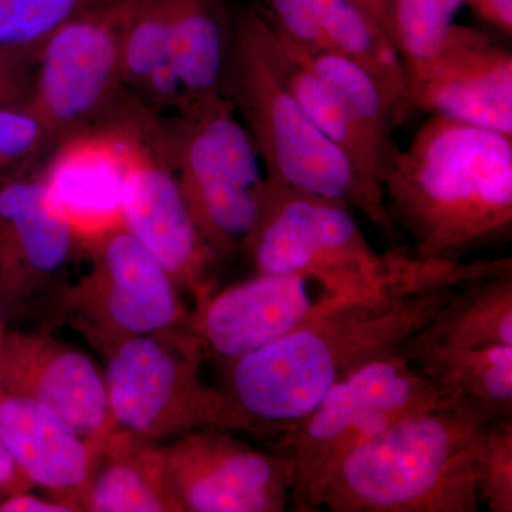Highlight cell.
<instances>
[{
	"instance_id": "cell-1",
	"label": "cell",
	"mask_w": 512,
	"mask_h": 512,
	"mask_svg": "<svg viewBox=\"0 0 512 512\" xmlns=\"http://www.w3.org/2000/svg\"><path fill=\"white\" fill-rule=\"evenodd\" d=\"M510 259H419L393 249L375 285L227 363L225 392L272 440L311 413L340 380L402 352L461 285Z\"/></svg>"
},
{
	"instance_id": "cell-2",
	"label": "cell",
	"mask_w": 512,
	"mask_h": 512,
	"mask_svg": "<svg viewBox=\"0 0 512 512\" xmlns=\"http://www.w3.org/2000/svg\"><path fill=\"white\" fill-rule=\"evenodd\" d=\"M393 227L419 259L461 261L512 229V137L431 114L383 178Z\"/></svg>"
},
{
	"instance_id": "cell-3",
	"label": "cell",
	"mask_w": 512,
	"mask_h": 512,
	"mask_svg": "<svg viewBox=\"0 0 512 512\" xmlns=\"http://www.w3.org/2000/svg\"><path fill=\"white\" fill-rule=\"evenodd\" d=\"M222 92L241 114L268 180L346 202L399 249L387 211L367 194L348 158L313 126L293 96L275 29L256 3L232 15Z\"/></svg>"
},
{
	"instance_id": "cell-4",
	"label": "cell",
	"mask_w": 512,
	"mask_h": 512,
	"mask_svg": "<svg viewBox=\"0 0 512 512\" xmlns=\"http://www.w3.org/2000/svg\"><path fill=\"white\" fill-rule=\"evenodd\" d=\"M484 424L450 402L397 421L330 473L316 511L477 512L474 457Z\"/></svg>"
},
{
	"instance_id": "cell-5",
	"label": "cell",
	"mask_w": 512,
	"mask_h": 512,
	"mask_svg": "<svg viewBox=\"0 0 512 512\" xmlns=\"http://www.w3.org/2000/svg\"><path fill=\"white\" fill-rule=\"evenodd\" d=\"M103 350L114 430L156 443L200 429L268 439L225 390L205 382L204 350L191 329L124 338Z\"/></svg>"
},
{
	"instance_id": "cell-6",
	"label": "cell",
	"mask_w": 512,
	"mask_h": 512,
	"mask_svg": "<svg viewBox=\"0 0 512 512\" xmlns=\"http://www.w3.org/2000/svg\"><path fill=\"white\" fill-rule=\"evenodd\" d=\"M161 140L188 210L218 259L244 254L258 222L266 175L227 96L160 120Z\"/></svg>"
},
{
	"instance_id": "cell-7",
	"label": "cell",
	"mask_w": 512,
	"mask_h": 512,
	"mask_svg": "<svg viewBox=\"0 0 512 512\" xmlns=\"http://www.w3.org/2000/svg\"><path fill=\"white\" fill-rule=\"evenodd\" d=\"M448 402L403 352L336 383L318 406L275 436L292 470V511H316V497L353 451L412 414Z\"/></svg>"
},
{
	"instance_id": "cell-8",
	"label": "cell",
	"mask_w": 512,
	"mask_h": 512,
	"mask_svg": "<svg viewBox=\"0 0 512 512\" xmlns=\"http://www.w3.org/2000/svg\"><path fill=\"white\" fill-rule=\"evenodd\" d=\"M103 121L113 124L126 143L123 227L156 256L181 291L190 293L195 306L200 305L214 292L220 259L188 210L165 153L160 119L138 97L123 94Z\"/></svg>"
},
{
	"instance_id": "cell-9",
	"label": "cell",
	"mask_w": 512,
	"mask_h": 512,
	"mask_svg": "<svg viewBox=\"0 0 512 512\" xmlns=\"http://www.w3.org/2000/svg\"><path fill=\"white\" fill-rule=\"evenodd\" d=\"M137 0H103L50 37L37 56L30 103L50 136L64 138L106 119L123 96L121 43Z\"/></svg>"
},
{
	"instance_id": "cell-10",
	"label": "cell",
	"mask_w": 512,
	"mask_h": 512,
	"mask_svg": "<svg viewBox=\"0 0 512 512\" xmlns=\"http://www.w3.org/2000/svg\"><path fill=\"white\" fill-rule=\"evenodd\" d=\"M80 249L90 256L89 271L66 292L64 309L99 348L191 329L173 276L123 225Z\"/></svg>"
},
{
	"instance_id": "cell-11",
	"label": "cell",
	"mask_w": 512,
	"mask_h": 512,
	"mask_svg": "<svg viewBox=\"0 0 512 512\" xmlns=\"http://www.w3.org/2000/svg\"><path fill=\"white\" fill-rule=\"evenodd\" d=\"M244 254L255 274L329 272L376 281L389 266L346 202L266 178L261 212Z\"/></svg>"
},
{
	"instance_id": "cell-12",
	"label": "cell",
	"mask_w": 512,
	"mask_h": 512,
	"mask_svg": "<svg viewBox=\"0 0 512 512\" xmlns=\"http://www.w3.org/2000/svg\"><path fill=\"white\" fill-rule=\"evenodd\" d=\"M379 279L369 281L329 272L255 274L247 281L212 292L195 306L191 330L204 355L234 362L284 338Z\"/></svg>"
},
{
	"instance_id": "cell-13",
	"label": "cell",
	"mask_w": 512,
	"mask_h": 512,
	"mask_svg": "<svg viewBox=\"0 0 512 512\" xmlns=\"http://www.w3.org/2000/svg\"><path fill=\"white\" fill-rule=\"evenodd\" d=\"M177 512L292 510V470L284 454L239 440L234 431L200 429L161 444Z\"/></svg>"
},
{
	"instance_id": "cell-14",
	"label": "cell",
	"mask_w": 512,
	"mask_h": 512,
	"mask_svg": "<svg viewBox=\"0 0 512 512\" xmlns=\"http://www.w3.org/2000/svg\"><path fill=\"white\" fill-rule=\"evenodd\" d=\"M406 77L414 110L512 137V53L487 33L454 23Z\"/></svg>"
},
{
	"instance_id": "cell-15",
	"label": "cell",
	"mask_w": 512,
	"mask_h": 512,
	"mask_svg": "<svg viewBox=\"0 0 512 512\" xmlns=\"http://www.w3.org/2000/svg\"><path fill=\"white\" fill-rule=\"evenodd\" d=\"M0 387L3 393L45 404L99 450L114 431L104 370L63 340L5 333L0 342Z\"/></svg>"
},
{
	"instance_id": "cell-16",
	"label": "cell",
	"mask_w": 512,
	"mask_h": 512,
	"mask_svg": "<svg viewBox=\"0 0 512 512\" xmlns=\"http://www.w3.org/2000/svg\"><path fill=\"white\" fill-rule=\"evenodd\" d=\"M80 249L39 173L0 180V293L26 301L49 291Z\"/></svg>"
},
{
	"instance_id": "cell-17",
	"label": "cell",
	"mask_w": 512,
	"mask_h": 512,
	"mask_svg": "<svg viewBox=\"0 0 512 512\" xmlns=\"http://www.w3.org/2000/svg\"><path fill=\"white\" fill-rule=\"evenodd\" d=\"M126 174V143L109 121L64 138L39 171L80 247L123 225Z\"/></svg>"
},
{
	"instance_id": "cell-18",
	"label": "cell",
	"mask_w": 512,
	"mask_h": 512,
	"mask_svg": "<svg viewBox=\"0 0 512 512\" xmlns=\"http://www.w3.org/2000/svg\"><path fill=\"white\" fill-rule=\"evenodd\" d=\"M0 437L30 485L79 511L99 448L45 404L19 394L0 396Z\"/></svg>"
},
{
	"instance_id": "cell-19",
	"label": "cell",
	"mask_w": 512,
	"mask_h": 512,
	"mask_svg": "<svg viewBox=\"0 0 512 512\" xmlns=\"http://www.w3.org/2000/svg\"><path fill=\"white\" fill-rule=\"evenodd\" d=\"M448 402L484 423L512 417V348H441L409 343L402 350Z\"/></svg>"
},
{
	"instance_id": "cell-20",
	"label": "cell",
	"mask_w": 512,
	"mask_h": 512,
	"mask_svg": "<svg viewBox=\"0 0 512 512\" xmlns=\"http://www.w3.org/2000/svg\"><path fill=\"white\" fill-rule=\"evenodd\" d=\"M77 510L92 512H177L161 458L160 444L114 430L104 441Z\"/></svg>"
},
{
	"instance_id": "cell-21",
	"label": "cell",
	"mask_w": 512,
	"mask_h": 512,
	"mask_svg": "<svg viewBox=\"0 0 512 512\" xmlns=\"http://www.w3.org/2000/svg\"><path fill=\"white\" fill-rule=\"evenodd\" d=\"M409 343L441 348H512V259L468 281Z\"/></svg>"
},
{
	"instance_id": "cell-22",
	"label": "cell",
	"mask_w": 512,
	"mask_h": 512,
	"mask_svg": "<svg viewBox=\"0 0 512 512\" xmlns=\"http://www.w3.org/2000/svg\"><path fill=\"white\" fill-rule=\"evenodd\" d=\"M168 12L171 60L183 83L184 109L225 96L222 83L232 32L227 2L168 0Z\"/></svg>"
},
{
	"instance_id": "cell-23",
	"label": "cell",
	"mask_w": 512,
	"mask_h": 512,
	"mask_svg": "<svg viewBox=\"0 0 512 512\" xmlns=\"http://www.w3.org/2000/svg\"><path fill=\"white\" fill-rule=\"evenodd\" d=\"M275 33L278 37L286 83L298 100L299 106L305 111L313 126L318 128L320 133L348 158L356 177L359 178L360 184L365 187L372 200L386 210L383 178L393 156L387 154L363 130L332 90L305 63L293 55L292 50L276 30Z\"/></svg>"
},
{
	"instance_id": "cell-24",
	"label": "cell",
	"mask_w": 512,
	"mask_h": 512,
	"mask_svg": "<svg viewBox=\"0 0 512 512\" xmlns=\"http://www.w3.org/2000/svg\"><path fill=\"white\" fill-rule=\"evenodd\" d=\"M281 37L293 55L305 63L332 90L363 130L387 154L394 156L399 147L394 143L392 114L372 76L339 53L305 49L291 42L288 37Z\"/></svg>"
},
{
	"instance_id": "cell-25",
	"label": "cell",
	"mask_w": 512,
	"mask_h": 512,
	"mask_svg": "<svg viewBox=\"0 0 512 512\" xmlns=\"http://www.w3.org/2000/svg\"><path fill=\"white\" fill-rule=\"evenodd\" d=\"M171 60L168 0H137L121 43L124 89L137 94L150 73Z\"/></svg>"
},
{
	"instance_id": "cell-26",
	"label": "cell",
	"mask_w": 512,
	"mask_h": 512,
	"mask_svg": "<svg viewBox=\"0 0 512 512\" xmlns=\"http://www.w3.org/2000/svg\"><path fill=\"white\" fill-rule=\"evenodd\" d=\"M103 0H0V49L39 56L57 30Z\"/></svg>"
},
{
	"instance_id": "cell-27",
	"label": "cell",
	"mask_w": 512,
	"mask_h": 512,
	"mask_svg": "<svg viewBox=\"0 0 512 512\" xmlns=\"http://www.w3.org/2000/svg\"><path fill=\"white\" fill-rule=\"evenodd\" d=\"M463 5L464 0H394V40L404 69L436 53Z\"/></svg>"
},
{
	"instance_id": "cell-28",
	"label": "cell",
	"mask_w": 512,
	"mask_h": 512,
	"mask_svg": "<svg viewBox=\"0 0 512 512\" xmlns=\"http://www.w3.org/2000/svg\"><path fill=\"white\" fill-rule=\"evenodd\" d=\"M474 470L480 507L512 512V417L481 427Z\"/></svg>"
},
{
	"instance_id": "cell-29",
	"label": "cell",
	"mask_w": 512,
	"mask_h": 512,
	"mask_svg": "<svg viewBox=\"0 0 512 512\" xmlns=\"http://www.w3.org/2000/svg\"><path fill=\"white\" fill-rule=\"evenodd\" d=\"M29 99L0 106V174L26 168L50 151L45 121Z\"/></svg>"
},
{
	"instance_id": "cell-30",
	"label": "cell",
	"mask_w": 512,
	"mask_h": 512,
	"mask_svg": "<svg viewBox=\"0 0 512 512\" xmlns=\"http://www.w3.org/2000/svg\"><path fill=\"white\" fill-rule=\"evenodd\" d=\"M37 56L0 49V106L28 100Z\"/></svg>"
},
{
	"instance_id": "cell-31",
	"label": "cell",
	"mask_w": 512,
	"mask_h": 512,
	"mask_svg": "<svg viewBox=\"0 0 512 512\" xmlns=\"http://www.w3.org/2000/svg\"><path fill=\"white\" fill-rule=\"evenodd\" d=\"M0 511L2 512H70L76 511L72 504L66 501L56 500V498L37 497L26 491H18L6 495L0 501Z\"/></svg>"
},
{
	"instance_id": "cell-32",
	"label": "cell",
	"mask_w": 512,
	"mask_h": 512,
	"mask_svg": "<svg viewBox=\"0 0 512 512\" xmlns=\"http://www.w3.org/2000/svg\"><path fill=\"white\" fill-rule=\"evenodd\" d=\"M464 5L483 22L500 30L504 35L511 36L512 0H464Z\"/></svg>"
},
{
	"instance_id": "cell-33",
	"label": "cell",
	"mask_w": 512,
	"mask_h": 512,
	"mask_svg": "<svg viewBox=\"0 0 512 512\" xmlns=\"http://www.w3.org/2000/svg\"><path fill=\"white\" fill-rule=\"evenodd\" d=\"M357 9L379 26L380 30L389 37L396 46L394 40V0H348Z\"/></svg>"
},
{
	"instance_id": "cell-34",
	"label": "cell",
	"mask_w": 512,
	"mask_h": 512,
	"mask_svg": "<svg viewBox=\"0 0 512 512\" xmlns=\"http://www.w3.org/2000/svg\"><path fill=\"white\" fill-rule=\"evenodd\" d=\"M30 487L23 474L20 473L15 458L10 454L8 446L0 437V491L6 494L26 491Z\"/></svg>"
},
{
	"instance_id": "cell-35",
	"label": "cell",
	"mask_w": 512,
	"mask_h": 512,
	"mask_svg": "<svg viewBox=\"0 0 512 512\" xmlns=\"http://www.w3.org/2000/svg\"><path fill=\"white\" fill-rule=\"evenodd\" d=\"M3 336H5V330H3L2 308H0V342H2Z\"/></svg>"
},
{
	"instance_id": "cell-36",
	"label": "cell",
	"mask_w": 512,
	"mask_h": 512,
	"mask_svg": "<svg viewBox=\"0 0 512 512\" xmlns=\"http://www.w3.org/2000/svg\"><path fill=\"white\" fill-rule=\"evenodd\" d=\"M3 394V390H2V387H0V396H2Z\"/></svg>"
}]
</instances>
